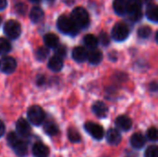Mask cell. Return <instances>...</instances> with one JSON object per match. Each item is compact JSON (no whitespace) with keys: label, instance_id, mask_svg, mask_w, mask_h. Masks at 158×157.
<instances>
[{"label":"cell","instance_id":"35","mask_svg":"<svg viewBox=\"0 0 158 157\" xmlns=\"http://www.w3.org/2000/svg\"><path fill=\"white\" fill-rule=\"evenodd\" d=\"M37 82H38V84L42 85V84L44 82V78L43 76H40V77L38 78V81H37Z\"/></svg>","mask_w":158,"mask_h":157},{"label":"cell","instance_id":"27","mask_svg":"<svg viewBox=\"0 0 158 157\" xmlns=\"http://www.w3.org/2000/svg\"><path fill=\"white\" fill-rule=\"evenodd\" d=\"M48 55H49V50L47 49V47H39L35 52L36 58L41 61L44 60Z\"/></svg>","mask_w":158,"mask_h":157},{"label":"cell","instance_id":"15","mask_svg":"<svg viewBox=\"0 0 158 157\" xmlns=\"http://www.w3.org/2000/svg\"><path fill=\"white\" fill-rule=\"evenodd\" d=\"M88 52L87 50L82 46L75 47L72 51V57L77 62H83L87 59Z\"/></svg>","mask_w":158,"mask_h":157},{"label":"cell","instance_id":"2","mask_svg":"<svg viewBox=\"0 0 158 157\" xmlns=\"http://www.w3.org/2000/svg\"><path fill=\"white\" fill-rule=\"evenodd\" d=\"M57 28L58 30L65 34L68 35H76L79 32V29L73 23L70 17L62 15L57 19Z\"/></svg>","mask_w":158,"mask_h":157},{"label":"cell","instance_id":"11","mask_svg":"<svg viewBox=\"0 0 158 157\" xmlns=\"http://www.w3.org/2000/svg\"><path fill=\"white\" fill-rule=\"evenodd\" d=\"M116 126L118 129L123 131H128L132 127V121L131 119L127 116H119L116 119Z\"/></svg>","mask_w":158,"mask_h":157},{"label":"cell","instance_id":"28","mask_svg":"<svg viewBox=\"0 0 158 157\" xmlns=\"http://www.w3.org/2000/svg\"><path fill=\"white\" fill-rule=\"evenodd\" d=\"M151 34H152V29L149 26H142L138 30V35L143 39H147L148 37H150Z\"/></svg>","mask_w":158,"mask_h":157},{"label":"cell","instance_id":"16","mask_svg":"<svg viewBox=\"0 0 158 157\" xmlns=\"http://www.w3.org/2000/svg\"><path fill=\"white\" fill-rule=\"evenodd\" d=\"M92 109L95 116H97L98 118H106L107 115V112H108L107 106L103 102H99V101L94 103Z\"/></svg>","mask_w":158,"mask_h":157},{"label":"cell","instance_id":"3","mask_svg":"<svg viewBox=\"0 0 158 157\" xmlns=\"http://www.w3.org/2000/svg\"><path fill=\"white\" fill-rule=\"evenodd\" d=\"M27 117L32 125L39 126L44 121L45 114L43 108L40 107L39 105H32L28 109Z\"/></svg>","mask_w":158,"mask_h":157},{"label":"cell","instance_id":"30","mask_svg":"<svg viewBox=\"0 0 158 157\" xmlns=\"http://www.w3.org/2000/svg\"><path fill=\"white\" fill-rule=\"evenodd\" d=\"M147 138L152 142L157 141V130L155 127H151L147 130Z\"/></svg>","mask_w":158,"mask_h":157},{"label":"cell","instance_id":"24","mask_svg":"<svg viewBox=\"0 0 158 157\" xmlns=\"http://www.w3.org/2000/svg\"><path fill=\"white\" fill-rule=\"evenodd\" d=\"M84 44L90 49H95L98 45V39L94 34H86L83 38Z\"/></svg>","mask_w":158,"mask_h":157},{"label":"cell","instance_id":"12","mask_svg":"<svg viewBox=\"0 0 158 157\" xmlns=\"http://www.w3.org/2000/svg\"><path fill=\"white\" fill-rule=\"evenodd\" d=\"M122 137L118 130L115 129H110L106 133V141L110 145L117 146L121 143Z\"/></svg>","mask_w":158,"mask_h":157},{"label":"cell","instance_id":"39","mask_svg":"<svg viewBox=\"0 0 158 157\" xmlns=\"http://www.w3.org/2000/svg\"><path fill=\"white\" fill-rule=\"evenodd\" d=\"M1 22H2V19H1V18H0V25H1Z\"/></svg>","mask_w":158,"mask_h":157},{"label":"cell","instance_id":"21","mask_svg":"<svg viewBox=\"0 0 158 157\" xmlns=\"http://www.w3.org/2000/svg\"><path fill=\"white\" fill-rule=\"evenodd\" d=\"M44 44L46 47L56 48L59 43V39L54 33H47L44 37Z\"/></svg>","mask_w":158,"mask_h":157},{"label":"cell","instance_id":"1","mask_svg":"<svg viewBox=\"0 0 158 157\" xmlns=\"http://www.w3.org/2000/svg\"><path fill=\"white\" fill-rule=\"evenodd\" d=\"M70 19H72L73 23L76 25V27L80 29H84L88 27L90 23V18L87 10L81 6H78L73 9L71 12Z\"/></svg>","mask_w":158,"mask_h":157},{"label":"cell","instance_id":"17","mask_svg":"<svg viewBox=\"0 0 158 157\" xmlns=\"http://www.w3.org/2000/svg\"><path fill=\"white\" fill-rule=\"evenodd\" d=\"M87 59L92 65H98L103 60V53L97 49H92L90 53H88Z\"/></svg>","mask_w":158,"mask_h":157},{"label":"cell","instance_id":"25","mask_svg":"<svg viewBox=\"0 0 158 157\" xmlns=\"http://www.w3.org/2000/svg\"><path fill=\"white\" fill-rule=\"evenodd\" d=\"M68 138L71 143H80L81 140V134L74 128H69L68 130Z\"/></svg>","mask_w":158,"mask_h":157},{"label":"cell","instance_id":"23","mask_svg":"<svg viewBox=\"0 0 158 157\" xmlns=\"http://www.w3.org/2000/svg\"><path fill=\"white\" fill-rule=\"evenodd\" d=\"M44 130L46 134L49 136H56L59 133V128L58 126L53 122V121H48L44 124Z\"/></svg>","mask_w":158,"mask_h":157},{"label":"cell","instance_id":"18","mask_svg":"<svg viewBox=\"0 0 158 157\" xmlns=\"http://www.w3.org/2000/svg\"><path fill=\"white\" fill-rule=\"evenodd\" d=\"M48 68L55 72L60 71L63 68V60L61 57L57 56H52L49 61H48Z\"/></svg>","mask_w":158,"mask_h":157},{"label":"cell","instance_id":"14","mask_svg":"<svg viewBox=\"0 0 158 157\" xmlns=\"http://www.w3.org/2000/svg\"><path fill=\"white\" fill-rule=\"evenodd\" d=\"M146 143V139L142 133H134L131 138V144L135 149H142Z\"/></svg>","mask_w":158,"mask_h":157},{"label":"cell","instance_id":"22","mask_svg":"<svg viewBox=\"0 0 158 157\" xmlns=\"http://www.w3.org/2000/svg\"><path fill=\"white\" fill-rule=\"evenodd\" d=\"M146 16L149 20L157 23L158 22V14H157V6L155 4H150L146 7Z\"/></svg>","mask_w":158,"mask_h":157},{"label":"cell","instance_id":"9","mask_svg":"<svg viewBox=\"0 0 158 157\" xmlns=\"http://www.w3.org/2000/svg\"><path fill=\"white\" fill-rule=\"evenodd\" d=\"M16 130L19 135L23 138H27L31 135V126L29 122L24 118H19L16 123Z\"/></svg>","mask_w":158,"mask_h":157},{"label":"cell","instance_id":"10","mask_svg":"<svg viewBox=\"0 0 158 157\" xmlns=\"http://www.w3.org/2000/svg\"><path fill=\"white\" fill-rule=\"evenodd\" d=\"M10 146L13 148L14 152L16 153V155L18 156L24 157L26 156L27 154H28V145H27V143L25 142L19 140V139H18Z\"/></svg>","mask_w":158,"mask_h":157},{"label":"cell","instance_id":"37","mask_svg":"<svg viewBox=\"0 0 158 157\" xmlns=\"http://www.w3.org/2000/svg\"><path fill=\"white\" fill-rule=\"evenodd\" d=\"M31 2H32V3H39L41 0H30Z\"/></svg>","mask_w":158,"mask_h":157},{"label":"cell","instance_id":"38","mask_svg":"<svg viewBox=\"0 0 158 157\" xmlns=\"http://www.w3.org/2000/svg\"><path fill=\"white\" fill-rule=\"evenodd\" d=\"M46 1H47L48 3H53V2H54L55 0H46Z\"/></svg>","mask_w":158,"mask_h":157},{"label":"cell","instance_id":"7","mask_svg":"<svg viewBox=\"0 0 158 157\" xmlns=\"http://www.w3.org/2000/svg\"><path fill=\"white\" fill-rule=\"evenodd\" d=\"M84 129L95 140H102L105 136V131L103 127L94 122H87L84 125Z\"/></svg>","mask_w":158,"mask_h":157},{"label":"cell","instance_id":"5","mask_svg":"<svg viewBox=\"0 0 158 157\" xmlns=\"http://www.w3.org/2000/svg\"><path fill=\"white\" fill-rule=\"evenodd\" d=\"M130 35V29L127 24L118 22L112 29V38L117 42L125 41Z\"/></svg>","mask_w":158,"mask_h":157},{"label":"cell","instance_id":"33","mask_svg":"<svg viewBox=\"0 0 158 157\" xmlns=\"http://www.w3.org/2000/svg\"><path fill=\"white\" fill-rule=\"evenodd\" d=\"M5 130H6L5 124L3 123V121H1V120H0V138L5 134Z\"/></svg>","mask_w":158,"mask_h":157},{"label":"cell","instance_id":"32","mask_svg":"<svg viewBox=\"0 0 158 157\" xmlns=\"http://www.w3.org/2000/svg\"><path fill=\"white\" fill-rule=\"evenodd\" d=\"M67 55V48L64 45H57L56 47V56L59 57H64Z\"/></svg>","mask_w":158,"mask_h":157},{"label":"cell","instance_id":"29","mask_svg":"<svg viewBox=\"0 0 158 157\" xmlns=\"http://www.w3.org/2000/svg\"><path fill=\"white\" fill-rule=\"evenodd\" d=\"M144 157H158V148L156 145L149 146L144 154Z\"/></svg>","mask_w":158,"mask_h":157},{"label":"cell","instance_id":"6","mask_svg":"<svg viewBox=\"0 0 158 157\" xmlns=\"http://www.w3.org/2000/svg\"><path fill=\"white\" fill-rule=\"evenodd\" d=\"M4 31H5V34L8 38L17 39V38L19 37V35L21 33V26L17 20L10 19V20H7L5 23Z\"/></svg>","mask_w":158,"mask_h":157},{"label":"cell","instance_id":"13","mask_svg":"<svg viewBox=\"0 0 158 157\" xmlns=\"http://www.w3.org/2000/svg\"><path fill=\"white\" fill-rule=\"evenodd\" d=\"M31 152L34 157H48L49 155V149L43 143H34Z\"/></svg>","mask_w":158,"mask_h":157},{"label":"cell","instance_id":"26","mask_svg":"<svg viewBox=\"0 0 158 157\" xmlns=\"http://www.w3.org/2000/svg\"><path fill=\"white\" fill-rule=\"evenodd\" d=\"M11 50L10 43L3 37H0V55H6Z\"/></svg>","mask_w":158,"mask_h":157},{"label":"cell","instance_id":"19","mask_svg":"<svg viewBox=\"0 0 158 157\" xmlns=\"http://www.w3.org/2000/svg\"><path fill=\"white\" fill-rule=\"evenodd\" d=\"M44 11L39 6H33L30 12V19L33 23H38L44 19Z\"/></svg>","mask_w":158,"mask_h":157},{"label":"cell","instance_id":"8","mask_svg":"<svg viewBox=\"0 0 158 157\" xmlns=\"http://www.w3.org/2000/svg\"><path fill=\"white\" fill-rule=\"evenodd\" d=\"M17 68L16 60L11 56H3L0 59V70L5 74H11Z\"/></svg>","mask_w":158,"mask_h":157},{"label":"cell","instance_id":"4","mask_svg":"<svg viewBox=\"0 0 158 157\" xmlns=\"http://www.w3.org/2000/svg\"><path fill=\"white\" fill-rule=\"evenodd\" d=\"M127 13L134 21L140 20L143 17L141 0H127Z\"/></svg>","mask_w":158,"mask_h":157},{"label":"cell","instance_id":"31","mask_svg":"<svg viewBox=\"0 0 158 157\" xmlns=\"http://www.w3.org/2000/svg\"><path fill=\"white\" fill-rule=\"evenodd\" d=\"M99 42L104 45V46H106L109 44L110 43V39H109V36L106 32H101L100 35H99Z\"/></svg>","mask_w":158,"mask_h":157},{"label":"cell","instance_id":"20","mask_svg":"<svg viewBox=\"0 0 158 157\" xmlns=\"http://www.w3.org/2000/svg\"><path fill=\"white\" fill-rule=\"evenodd\" d=\"M113 8L119 16L127 14V0H115L113 3Z\"/></svg>","mask_w":158,"mask_h":157},{"label":"cell","instance_id":"36","mask_svg":"<svg viewBox=\"0 0 158 157\" xmlns=\"http://www.w3.org/2000/svg\"><path fill=\"white\" fill-rule=\"evenodd\" d=\"M152 84H153V87L151 86V90H152V91H156V90H157V85H156V82H153Z\"/></svg>","mask_w":158,"mask_h":157},{"label":"cell","instance_id":"34","mask_svg":"<svg viewBox=\"0 0 158 157\" xmlns=\"http://www.w3.org/2000/svg\"><path fill=\"white\" fill-rule=\"evenodd\" d=\"M7 1L6 0H0V10H3L6 7Z\"/></svg>","mask_w":158,"mask_h":157}]
</instances>
